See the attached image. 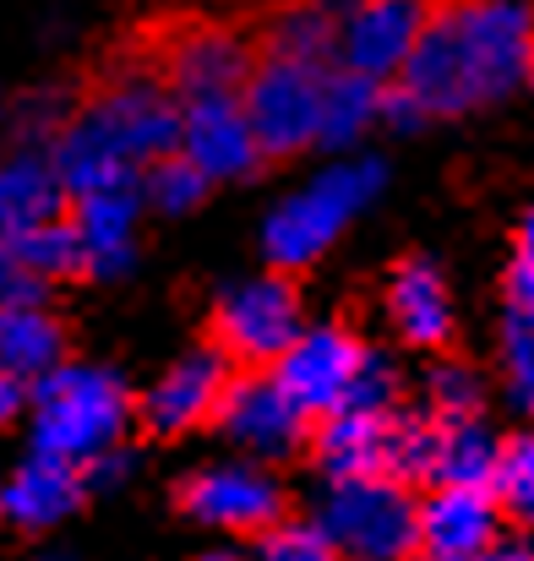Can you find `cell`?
Instances as JSON below:
<instances>
[{
    "mask_svg": "<svg viewBox=\"0 0 534 561\" xmlns=\"http://www.w3.org/2000/svg\"><path fill=\"white\" fill-rule=\"evenodd\" d=\"M213 420H218V431H229V442H240L257 458H284L311 436V420L284 398V387L268 371L229 376Z\"/></svg>",
    "mask_w": 534,
    "mask_h": 561,
    "instance_id": "obj_12",
    "label": "cell"
},
{
    "mask_svg": "<svg viewBox=\"0 0 534 561\" xmlns=\"http://www.w3.org/2000/svg\"><path fill=\"white\" fill-rule=\"evenodd\" d=\"M475 561H534V551H530V540H524V535H497V540H491Z\"/></svg>",
    "mask_w": 534,
    "mask_h": 561,
    "instance_id": "obj_33",
    "label": "cell"
},
{
    "mask_svg": "<svg viewBox=\"0 0 534 561\" xmlns=\"http://www.w3.org/2000/svg\"><path fill=\"white\" fill-rule=\"evenodd\" d=\"M66 366V328L44 300H0V371L38 381Z\"/></svg>",
    "mask_w": 534,
    "mask_h": 561,
    "instance_id": "obj_21",
    "label": "cell"
},
{
    "mask_svg": "<svg viewBox=\"0 0 534 561\" xmlns=\"http://www.w3.org/2000/svg\"><path fill=\"white\" fill-rule=\"evenodd\" d=\"M66 191L55 181L49 159H44V142H27L16 148L11 159H0V240H22L27 229H44L55 218H66Z\"/></svg>",
    "mask_w": 534,
    "mask_h": 561,
    "instance_id": "obj_19",
    "label": "cell"
},
{
    "mask_svg": "<svg viewBox=\"0 0 534 561\" xmlns=\"http://www.w3.org/2000/svg\"><path fill=\"white\" fill-rule=\"evenodd\" d=\"M491 463H497V436L480 420H436V458H431L436 491H486Z\"/></svg>",
    "mask_w": 534,
    "mask_h": 561,
    "instance_id": "obj_24",
    "label": "cell"
},
{
    "mask_svg": "<svg viewBox=\"0 0 534 561\" xmlns=\"http://www.w3.org/2000/svg\"><path fill=\"white\" fill-rule=\"evenodd\" d=\"M77 110L104 131V142H110L132 170H143V164L175 153V142H180V104L170 99V88L154 77L148 60L115 66V71L99 82V93L82 99Z\"/></svg>",
    "mask_w": 534,
    "mask_h": 561,
    "instance_id": "obj_5",
    "label": "cell"
},
{
    "mask_svg": "<svg viewBox=\"0 0 534 561\" xmlns=\"http://www.w3.org/2000/svg\"><path fill=\"white\" fill-rule=\"evenodd\" d=\"M0 300H38V284L16 267V256H11L5 240H0Z\"/></svg>",
    "mask_w": 534,
    "mask_h": 561,
    "instance_id": "obj_32",
    "label": "cell"
},
{
    "mask_svg": "<svg viewBox=\"0 0 534 561\" xmlns=\"http://www.w3.org/2000/svg\"><path fill=\"white\" fill-rule=\"evenodd\" d=\"M333 44H339V16L322 0H284L262 27L257 55H279V60H300V66H333Z\"/></svg>",
    "mask_w": 534,
    "mask_h": 561,
    "instance_id": "obj_22",
    "label": "cell"
},
{
    "mask_svg": "<svg viewBox=\"0 0 534 561\" xmlns=\"http://www.w3.org/2000/svg\"><path fill=\"white\" fill-rule=\"evenodd\" d=\"M360 360H365V344H360L350 328H306L268 376L284 387V398H289L306 420H311V414L328 420V414H339V403H344V392H350V381H355Z\"/></svg>",
    "mask_w": 534,
    "mask_h": 561,
    "instance_id": "obj_11",
    "label": "cell"
},
{
    "mask_svg": "<svg viewBox=\"0 0 534 561\" xmlns=\"http://www.w3.org/2000/svg\"><path fill=\"white\" fill-rule=\"evenodd\" d=\"M382 126V88L365 82L355 71H328L322 77V115H317V148L350 153L360 148V137Z\"/></svg>",
    "mask_w": 534,
    "mask_h": 561,
    "instance_id": "obj_23",
    "label": "cell"
},
{
    "mask_svg": "<svg viewBox=\"0 0 534 561\" xmlns=\"http://www.w3.org/2000/svg\"><path fill=\"white\" fill-rule=\"evenodd\" d=\"M175 153L207 181H251L262 170V153L251 142V126L240 115V99H196L180 104V142Z\"/></svg>",
    "mask_w": 534,
    "mask_h": 561,
    "instance_id": "obj_13",
    "label": "cell"
},
{
    "mask_svg": "<svg viewBox=\"0 0 534 561\" xmlns=\"http://www.w3.org/2000/svg\"><path fill=\"white\" fill-rule=\"evenodd\" d=\"M486 496H491L497 513L513 518V524H530L534 518V442L524 431L508 436V442H497V463H491Z\"/></svg>",
    "mask_w": 534,
    "mask_h": 561,
    "instance_id": "obj_26",
    "label": "cell"
},
{
    "mask_svg": "<svg viewBox=\"0 0 534 561\" xmlns=\"http://www.w3.org/2000/svg\"><path fill=\"white\" fill-rule=\"evenodd\" d=\"M180 513L207 524V529H229V535H268L273 524H284V485L257 469V463H207L202 474H191L175 491Z\"/></svg>",
    "mask_w": 534,
    "mask_h": 561,
    "instance_id": "obj_9",
    "label": "cell"
},
{
    "mask_svg": "<svg viewBox=\"0 0 534 561\" xmlns=\"http://www.w3.org/2000/svg\"><path fill=\"white\" fill-rule=\"evenodd\" d=\"M333 66H300V60L257 55V66L240 88V115L251 126L262 164L317 148V115H322V77Z\"/></svg>",
    "mask_w": 534,
    "mask_h": 561,
    "instance_id": "obj_6",
    "label": "cell"
},
{
    "mask_svg": "<svg viewBox=\"0 0 534 561\" xmlns=\"http://www.w3.org/2000/svg\"><path fill=\"white\" fill-rule=\"evenodd\" d=\"M137 191H143L159 213H191V207L207 196V181H202L180 153H164V159H154V164L137 175Z\"/></svg>",
    "mask_w": 534,
    "mask_h": 561,
    "instance_id": "obj_27",
    "label": "cell"
},
{
    "mask_svg": "<svg viewBox=\"0 0 534 561\" xmlns=\"http://www.w3.org/2000/svg\"><path fill=\"white\" fill-rule=\"evenodd\" d=\"M393 431L398 409L387 414H328L317 425V463L333 485L344 480H393Z\"/></svg>",
    "mask_w": 534,
    "mask_h": 561,
    "instance_id": "obj_17",
    "label": "cell"
},
{
    "mask_svg": "<svg viewBox=\"0 0 534 561\" xmlns=\"http://www.w3.org/2000/svg\"><path fill=\"white\" fill-rule=\"evenodd\" d=\"M431 403H436V420H480L486 387L469 366H436L431 371Z\"/></svg>",
    "mask_w": 534,
    "mask_h": 561,
    "instance_id": "obj_28",
    "label": "cell"
},
{
    "mask_svg": "<svg viewBox=\"0 0 534 561\" xmlns=\"http://www.w3.org/2000/svg\"><path fill=\"white\" fill-rule=\"evenodd\" d=\"M132 425V398L115 371L99 366H55L33 381V453L88 469L115 453Z\"/></svg>",
    "mask_w": 534,
    "mask_h": 561,
    "instance_id": "obj_2",
    "label": "cell"
},
{
    "mask_svg": "<svg viewBox=\"0 0 534 561\" xmlns=\"http://www.w3.org/2000/svg\"><path fill=\"white\" fill-rule=\"evenodd\" d=\"M387 317L398 328L404 344L414 350H442L453 339V300H447V278L431 262H404L387 278Z\"/></svg>",
    "mask_w": 534,
    "mask_h": 561,
    "instance_id": "obj_20",
    "label": "cell"
},
{
    "mask_svg": "<svg viewBox=\"0 0 534 561\" xmlns=\"http://www.w3.org/2000/svg\"><path fill=\"white\" fill-rule=\"evenodd\" d=\"M229 387V360L218 350H191L159 376L143 398V431L148 436H185L218 414V398Z\"/></svg>",
    "mask_w": 534,
    "mask_h": 561,
    "instance_id": "obj_14",
    "label": "cell"
},
{
    "mask_svg": "<svg viewBox=\"0 0 534 561\" xmlns=\"http://www.w3.org/2000/svg\"><path fill=\"white\" fill-rule=\"evenodd\" d=\"M22 403H27V387H22L11 371H0V431L22 414Z\"/></svg>",
    "mask_w": 534,
    "mask_h": 561,
    "instance_id": "obj_34",
    "label": "cell"
},
{
    "mask_svg": "<svg viewBox=\"0 0 534 561\" xmlns=\"http://www.w3.org/2000/svg\"><path fill=\"white\" fill-rule=\"evenodd\" d=\"M82 496H88V480H82L77 463H60V458L33 453V458L0 485V518H5L11 529L38 535V529H55L60 518H71V513L82 507Z\"/></svg>",
    "mask_w": 534,
    "mask_h": 561,
    "instance_id": "obj_16",
    "label": "cell"
},
{
    "mask_svg": "<svg viewBox=\"0 0 534 561\" xmlns=\"http://www.w3.org/2000/svg\"><path fill=\"white\" fill-rule=\"evenodd\" d=\"M143 60L154 66V77L170 88L175 104L240 99V88L257 66V44L218 16H180L164 33H154Z\"/></svg>",
    "mask_w": 534,
    "mask_h": 561,
    "instance_id": "obj_4",
    "label": "cell"
},
{
    "mask_svg": "<svg viewBox=\"0 0 534 561\" xmlns=\"http://www.w3.org/2000/svg\"><path fill=\"white\" fill-rule=\"evenodd\" d=\"M393 381H398L393 366L365 350V360H360V371H355V381H350V392H344V403H339V414H387V409H393V392H398Z\"/></svg>",
    "mask_w": 534,
    "mask_h": 561,
    "instance_id": "obj_31",
    "label": "cell"
},
{
    "mask_svg": "<svg viewBox=\"0 0 534 561\" xmlns=\"http://www.w3.org/2000/svg\"><path fill=\"white\" fill-rule=\"evenodd\" d=\"M306 333V306H300V284L289 273H262L246 278L240 289H229L213 311V344L229 366H251L268 371L284 360V350Z\"/></svg>",
    "mask_w": 534,
    "mask_h": 561,
    "instance_id": "obj_7",
    "label": "cell"
},
{
    "mask_svg": "<svg viewBox=\"0 0 534 561\" xmlns=\"http://www.w3.org/2000/svg\"><path fill=\"white\" fill-rule=\"evenodd\" d=\"M11 256H16V267H22L38 289L55 284V278H77V273H82V251H77L71 218H55V224H44V229H27L22 240H11Z\"/></svg>",
    "mask_w": 534,
    "mask_h": 561,
    "instance_id": "obj_25",
    "label": "cell"
},
{
    "mask_svg": "<svg viewBox=\"0 0 534 561\" xmlns=\"http://www.w3.org/2000/svg\"><path fill=\"white\" fill-rule=\"evenodd\" d=\"M262 561H339L333 540L322 535V524H273L262 535Z\"/></svg>",
    "mask_w": 534,
    "mask_h": 561,
    "instance_id": "obj_30",
    "label": "cell"
},
{
    "mask_svg": "<svg viewBox=\"0 0 534 561\" xmlns=\"http://www.w3.org/2000/svg\"><path fill=\"white\" fill-rule=\"evenodd\" d=\"M530 66V0H431L393 88L420 121H458L524 93Z\"/></svg>",
    "mask_w": 534,
    "mask_h": 561,
    "instance_id": "obj_1",
    "label": "cell"
},
{
    "mask_svg": "<svg viewBox=\"0 0 534 561\" xmlns=\"http://www.w3.org/2000/svg\"><path fill=\"white\" fill-rule=\"evenodd\" d=\"M502 355H508V387L513 403L530 409V381H534V317L524 306H508V328H502Z\"/></svg>",
    "mask_w": 534,
    "mask_h": 561,
    "instance_id": "obj_29",
    "label": "cell"
},
{
    "mask_svg": "<svg viewBox=\"0 0 534 561\" xmlns=\"http://www.w3.org/2000/svg\"><path fill=\"white\" fill-rule=\"evenodd\" d=\"M409 561H420V557H409Z\"/></svg>",
    "mask_w": 534,
    "mask_h": 561,
    "instance_id": "obj_36",
    "label": "cell"
},
{
    "mask_svg": "<svg viewBox=\"0 0 534 561\" xmlns=\"http://www.w3.org/2000/svg\"><path fill=\"white\" fill-rule=\"evenodd\" d=\"M382 186H387V164L382 159H344V164H328L317 181H306L295 196H284L279 213L262 229V245H268L273 273L311 267L360 213L382 196Z\"/></svg>",
    "mask_w": 534,
    "mask_h": 561,
    "instance_id": "obj_3",
    "label": "cell"
},
{
    "mask_svg": "<svg viewBox=\"0 0 534 561\" xmlns=\"http://www.w3.org/2000/svg\"><path fill=\"white\" fill-rule=\"evenodd\" d=\"M196 561H235L229 551H207V557H196Z\"/></svg>",
    "mask_w": 534,
    "mask_h": 561,
    "instance_id": "obj_35",
    "label": "cell"
},
{
    "mask_svg": "<svg viewBox=\"0 0 534 561\" xmlns=\"http://www.w3.org/2000/svg\"><path fill=\"white\" fill-rule=\"evenodd\" d=\"M425 16H431V0H355L339 16L333 66L355 71V77L376 82V88H387L404 71Z\"/></svg>",
    "mask_w": 534,
    "mask_h": 561,
    "instance_id": "obj_10",
    "label": "cell"
},
{
    "mask_svg": "<svg viewBox=\"0 0 534 561\" xmlns=\"http://www.w3.org/2000/svg\"><path fill=\"white\" fill-rule=\"evenodd\" d=\"M322 535L339 557L360 561H409L420 546V507L393 480H344L328 491Z\"/></svg>",
    "mask_w": 534,
    "mask_h": 561,
    "instance_id": "obj_8",
    "label": "cell"
},
{
    "mask_svg": "<svg viewBox=\"0 0 534 561\" xmlns=\"http://www.w3.org/2000/svg\"><path fill=\"white\" fill-rule=\"evenodd\" d=\"M502 535V513L486 491H436L420 507V557L425 561H475Z\"/></svg>",
    "mask_w": 534,
    "mask_h": 561,
    "instance_id": "obj_18",
    "label": "cell"
},
{
    "mask_svg": "<svg viewBox=\"0 0 534 561\" xmlns=\"http://www.w3.org/2000/svg\"><path fill=\"white\" fill-rule=\"evenodd\" d=\"M66 218H71V229H77V251H82V273H88V278H115V273L132 267L137 218H143V191L137 186L77 196Z\"/></svg>",
    "mask_w": 534,
    "mask_h": 561,
    "instance_id": "obj_15",
    "label": "cell"
}]
</instances>
